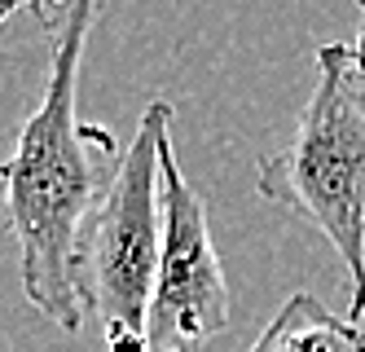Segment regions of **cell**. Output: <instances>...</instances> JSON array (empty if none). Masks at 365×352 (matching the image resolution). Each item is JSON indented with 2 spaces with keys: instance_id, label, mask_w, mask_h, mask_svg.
Instances as JSON below:
<instances>
[{
  "instance_id": "277c9868",
  "label": "cell",
  "mask_w": 365,
  "mask_h": 352,
  "mask_svg": "<svg viewBox=\"0 0 365 352\" xmlns=\"http://www.w3.org/2000/svg\"><path fill=\"white\" fill-rule=\"evenodd\" d=\"M163 168V247L145 348L150 352H202L229 326V282L207 229V207L180 172L172 137L159 146Z\"/></svg>"
},
{
  "instance_id": "7a4b0ae2",
  "label": "cell",
  "mask_w": 365,
  "mask_h": 352,
  "mask_svg": "<svg viewBox=\"0 0 365 352\" xmlns=\"http://www.w3.org/2000/svg\"><path fill=\"white\" fill-rule=\"evenodd\" d=\"M255 194L308 221L348 264L352 308L365 317V53L356 44L317 49V89L286 150L259 159Z\"/></svg>"
},
{
  "instance_id": "6da1fadb",
  "label": "cell",
  "mask_w": 365,
  "mask_h": 352,
  "mask_svg": "<svg viewBox=\"0 0 365 352\" xmlns=\"http://www.w3.org/2000/svg\"><path fill=\"white\" fill-rule=\"evenodd\" d=\"M31 14L53 26V49H48L44 93L27 124L18 128L14 154L0 164V185H5V211L18 242L22 291L53 326L75 335L84 326L75 256H80L84 225L110 194L123 150L106 128L80 119V66L97 5L75 0L53 14Z\"/></svg>"
},
{
  "instance_id": "5b68a950",
  "label": "cell",
  "mask_w": 365,
  "mask_h": 352,
  "mask_svg": "<svg viewBox=\"0 0 365 352\" xmlns=\"http://www.w3.org/2000/svg\"><path fill=\"white\" fill-rule=\"evenodd\" d=\"M247 352H365V331L334 317L317 295L295 291Z\"/></svg>"
},
{
  "instance_id": "52a82bcc",
  "label": "cell",
  "mask_w": 365,
  "mask_h": 352,
  "mask_svg": "<svg viewBox=\"0 0 365 352\" xmlns=\"http://www.w3.org/2000/svg\"><path fill=\"white\" fill-rule=\"evenodd\" d=\"M356 49L365 53V5H361V40H356Z\"/></svg>"
},
{
  "instance_id": "8992f818",
  "label": "cell",
  "mask_w": 365,
  "mask_h": 352,
  "mask_svg": "<svg viewBox=\"0 0 365 352\" xmlns=\"http://www.w3.org/2000/svg\"><path fill=\"white\" fill-rule=\"evenodd\" d=\"M22 14V5H0V22H9V18H18Z\"/></svg>"
},
{
  "instance_id": "3957f363",
  "label": "cell",
  "mask_w": 365,
  "mask_h": 352,
  "mask_svg": "<svg viewBox=\"0 0 365 352\" xmlns=\"http://www.w3.org/2000/svg\"><path fill=\"white\" fill-rule=\"evenodd\" d=\"M172 137V106L154 97L128 141L110 194L84 225L75 256L80 308L97 317L106 352H150L145 326L163 247V168L159 146Z\"/></svg>"
}]
</instances>
